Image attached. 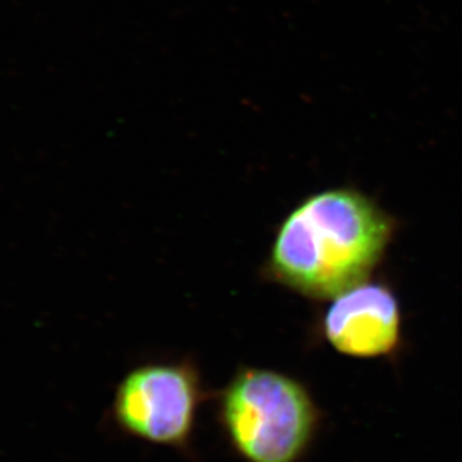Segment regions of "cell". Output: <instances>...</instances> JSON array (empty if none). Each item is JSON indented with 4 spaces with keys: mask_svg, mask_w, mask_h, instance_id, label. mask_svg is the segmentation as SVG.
<instances>
[{
    "mask_svg": "<svg viewBox=\"0 0 462 462\" xmlns=\"http://www.w3.org/2000/svg\"><path fill=\"white\" fill-rule=\"evenodd\" d=\"M392 235L393 221L362 192L350 188L317 192L281 224L269 272L294 291L334 299L368 278Z\"/></svg>",
    "mask_w": 462,
    "mask_h": 462,
    "instance_id": "6da1fadb",
    "label": "cell"
},
{
    "mask_svg": "<svg viewBox=\"0 0 462 462\" xmlns=\"http://www.w3.org/2000/svg\"><path fill=\"white\" fill-rule=\"evenodd\" d=\"M215 418L244 462H303L323 428V411L298 378L242 368L219 392Z\"/></svg>",
    "mask_w": 462,
    "mask_h": 462,
    "instance_id": "7a4b0ae2",
    "label": "cell"
},
{
    "mask_svg": "<svg viewBox=\"0 0 462 462\" xmlns=\"http://www.w3.org/2000/svg\"><path fill=\"white\" fill-rule=\"evenodd\" d=\"M206 393L189 362H149L125 374L108 418L120 436L194 458L197 420Z\"/></svg>",
    "mask_w": 462,
    "mask_h": 462,
    "instance_id": "3957f363",
    "label": "cell"
},
{
    "mask_svg": "<svg viewBox=\"0 0 462 462\" xmlns=\"http://www.w3.org/2000/svg\"><path fill=\"white\" fill-rule=\"evenodd\" d=\"M334 350L356 359L395 353L401 341L400 303L383 284L360 282L335 296L323 320Z\"/></svg>",
    "mask_w": 462,
    "mask_h": 462,
    "instance_id": "277c9868",
    "label": "cell"
}]
</instances>
